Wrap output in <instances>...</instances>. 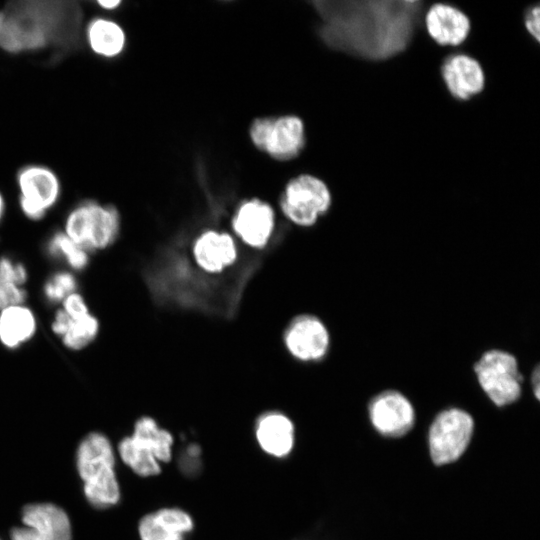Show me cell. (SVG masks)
<instances>
[{
	"instance_id": "cell-1",
	"label": "cell",
	"mask_w": 540,
	"mask_h": 540,
	"mask_svg": "<svg viewBox=\"0 0 540 540\" xmlns=\"http://www.w3.org/2000/svg\"><path fill=\"white\" fill-rule=\"evenodd\" d=\"M328 43L358 58L380 61L411 42L422 2L414 0L334 1L320 6Z\"/></svg>"
},
{
	"instance_id": "cell-2",
	"label": "cell",
	"mask_w": 540,
	"mask_h": 540,
	"mask_svg": "<svg viewBox=\"0 0 540 540\" xmlns=\"http://www.w3.org/2000/svg\"><path fill=\"white\" fill-rule=\"evenodd\" d=\"M73 10L59 1L12 3L0 11V47L10 53L46 47L75 23Z\"/></svg>"
},
{
	"instance_id": "cell-3",
	"label": "cell",
	"mask_w": 540,
	"mask_h": 540,
	"mask_svg": "<svg viewBox=\"0 0 540 540\" xmlns=\"http://www.w3.org/2000/svg\"><path fill=\"white\" fill-rule=\"evenodd\" d=\"M76 465L84 483L85 497L93 507L104 509L118 503L120 487L115 472V455L105 435L92 432L81 441Z\"/></svg>"
},
{
	"instance_id": "cell-4",
	"label": "cell",
	"mask_w": 540,
	"mask_h": 540,
	"mask_svg": "<svg viewBox=\"0 0 540 540\" xmlns=\"http://www.w3.org/2000/svg\"><path fill=\"white\" fill-rule=\"evenodd\" d=\"M173 442L169 431L152 417L143 416L136 421L133 434L120 441L118 453L133 472L150 477L161 472V462L171 460Z\"/></svg>"
},
{
	"instance_id": "cell-5",
	"label": "cell",
	"mask_w": 540,
	"mask_h": 540,
	"mask_svg": "<svg viewBox=\"0 0 540 540\" xmlns=\"http://www.w3.org/2000/svg\"><path fill=\"white\" fill-rule=\"evenodd\" d=\"M119 230L120 216L116 208L87 200L67 214L63 232L89 253L111 246Z\"/></svg>"
},
{
	"instance_id": "cell-6",
	"label": "cell",
	"mask_w": 540,
	"mask_h": 540,
	"mask_svg": "<svg viewBox=\"0 0 540 540\" xmlns=\"http://www.w3.org/2000/svg\"><path fill=\"white\" fill-rule=\"evenodd\" d=\"M473 369L479 386L496 406H507L520 398L523 377L512 353L502 349L487 350Z\"/></svg>"
},
{
	"instance_id": "cell-7",
	"label": "cell",
	"mask_w": 540,
	"mask_h": 540,
	"mask_svg": "<svg viewBox=\"0 0 540 540\" xmlns=\"http://www.w3.org/2000/svg\"><path fill=\"white\" fill-rule=\"evenodd\" d=\"M473 431L474 420L467 411L456 407L442 410L428 433L432 461L437 465L456 461L466 450Z\"/></svg>"
},
{
	"instance_id": "cell-8",
	"label": "cell",
	"mask_w": 540,
	"mask_h": 540,
	"mask_svg": "<svg viewBox=\"0 0 540 540\" xmlns=\"http://www.w3.org/2000/svg\"><path fill=\"white\" fill-rule=\"evenodd\" d=\"M332 203L327 185L312 175H300L286 186L281 199L285 216L300 226H311L325 214Z\"/></svg>"
},
{
	"instance_id": "cell-9",
	"label": "cell",
	"mask_w": 540,
	"mask_h": 540,
	"mask_svg": "<svg viewBox=\"0 0 540 540\" xmlns=\"http://www.w3.org/2000/svg\"><path fill=\"white\" fill-rule=\"evenodd\" d=\"M250 133L260 150L278 160L297 156L304 145V125L297 116L256 119Z\"/></svg>"
},
{
	"instance_id": "cell-10",
	"label": "cell",
	"mask_w": 540,
	"mask_h": 540,
	"mask_svg": "<svg viewBox=\"0 0 540 540\" xmlns=\"http://www.w3.org/2000/svg\"><path fill=\"white\" fill-rule=\"evenodd\" d=\"M61 305L53 317L52 332L69 350L86 348L99 333V320L90 313L84 297L78 292L67 296Z\"/></svg>"
},
{
	"instance_id": "cell-11",
	"label": "cell",
	"mask_w": 540,
	"mask_h": 540,
	"mask_svg": "<svg viewBox=\"0 0 540 540\" xmlns=\"http://www.w3.org/2000/svg\"><path fill=\"white\" fill-rule=\"evenodd\" d=\"M17 184L20 209L30 220L38 221L45 217L59 200L60 181L48 167L28 165L21 168L17 174Z\"/></svg>"
},
{
	"instance_id": "cell-12",
	"label": "cell",
	"mask_w": 540,
	"mask_h": 540,
	"mask_svg": "<svg viewBox=\"0 0 540 540\" xmlns=\"http://www.w3.org/2000/svg\"><path fill=\"white\" fill-rule=\"evenodd\" d=\"M20 527L12 529L11 540H71V524L66 512L52 503L26 505Z\"/></svg>"
},
{
	"instance_id": "cell-13",
	"label": "cell",
	"mask_w": 540,
	"mask_h": 540,
	"mask_svg": "<svg viewBox=\"0 0 540 540\" xmlns=\"http://www.w3.org/2000/svg\"><path fill=\"white\" fill-rule=\"evenodd\" d=\"M368 416L374 429L385 437H400L415 422L411 401L400 391L385 390L375 395L368 405Z\"/></svg>"
},
{
	"instance_id": "cell-14",
	"label": "cell",
	"mask_w": 540,
	"mask_h": 540,
	"mask_svg": "<svg viewBox=\"0 0 540 540\" xmlns=\"http://www.w3.org/2000/svg\"><path fill=\"white\" fill-rule=\"evenodd\" d=\"M284 340L292 356L301 361L323 359L330 346L327 327L312 315H302L294 319L286 330Z\"/></svg>"
},
{
	"instance_id": "cell-15",
	"label": "cell",
	"mask_w": 540,
	"mask_h": 540,
	"mask_svg": "<svg viewBox=\"0 0 540 540\" xmlns=\"http://www.w3.org/2000/svg\"><path fill=\"white\" fill-rule=\"evenodd\" d=\"M441 74L448 91L458 100L467 101L484 90V70L475 58L467 54L447 57L442 64Z\"/></svg>"
},
{
	"instance_id": "cell-16",
	"label": "cell",
	"mask_w": 540,
	"mask_h": 540,
	"mask_svg": "<svg viewBox=\"0 0 540 540\" xmlns=\"http://www.w3.org/2000/svg\"><path fill=\"white\" fill-rule=\"evenodd\" d=\"M429 36L441 46H459L468 37L471 23L468 16L455 6L436 3L424 17Z\"/></svg>"
},
{
	"instance_id": "cell-17",
	"label": "cell",
	"mask_w": 540,
	"mask_h": 540,
	"mask_svg": "<svg viewBox=\"0 0 540 540\" xmlns=\"http://www.w3.org/2000/svg\"><path fill=\"white\" fill-rule=\"evenodd\" d=\"M273 209L267 203L254 199L238 209L232 226L238 237L250 247H264L274 230Z\"/></svg>"
},
{
	"instance_id": "cell-18",
	"label": "cell",
	"mask_w": 540,
	"mask_h": 540,
	"mask_svg": "<svg viewBox=\"0 0 540 540\" xmlns=\"http://www.w3.org/2000/svg\"><path fill=\"white\" fill-rule=\"evenodd\" d=\"M193 528V519L186 511L170 507L145 515L138 531L141 540H186Z\"/></svg>"
},
{
	"instance_id": "cell-19",
	"label": "cell",
	"mask_w": 540,
	"mask_h": 540,
	"mask_svg": "<svg viewBox=\"0 0 540 540\" xmlns=\"http://www.w3.org/2000/svg\"><path fill=\"white\" fill-rule=\"evenodd\" d=\"M255 436L260 448L266 454L275 458H284L294 447V424L283 413L267 412L258 418Z\"/></svg>"
},
{
	"instance_id": "cell-20",
	"label": "cell",
	"mask_w": 540,
	"mask_h": 540,
	"mask_svg": "<svg viewBox=\"0 0 540 540\" xmlns=\"http://www.w3.org/2000/svg\"><path fill=\"white\" fill-rule=\"evenodd\" d=\"M193 256L202 270L218 273L236 261L237 247L231 235L210 230L196 239Z\"/></svg>"
},
{
	"instance_id": "cell-21",
	"label": "cell",
	"mask_w": 540,
	"mask_h": 540,
	"mask_svg": "<svg viewBox=\"0 0 540 540\" xmlns=\"http://www.w3.org/2000/svg\"><path fill=\"white\" fill-rule=\"evenodd\" d=\"M38 321L34 311L25 304L0 310V343L15 350L29 342L36 334Z\"/></svg>"
},
{
	"instance_id": "cell-22",
	"label": "cell",
	"mask_w": 540,
	"mask_h": 540,
	"mask_svg": "<svg viewBox=\"0 0 540 540\" xmlns=\"http://www.w3.org/2000/svg\"><path fill=\"white\" fill-rule=\"evenodd\" d=\"M86 38L91 50L103 57L119 55L125 46V33L116 22L106 18H94L87 26Z\"/></svg>"
},
{
	"instance_id": "cell-23",
	"label": "cell",
	"mask_w": 540,
	"mask_h": 540,
	"mask_svg": "<svg viewBox=\"0 0 540 540\" xmlns=\"http://www.w3.org/2000/svg\"><path fill=\"white\" fill-rule=\"evenodd\" d=\"M27 280L28 271L22 263L9 257L0 258V310L25 303Z\"/></svg>"
},
{
	"instance_id": "cell-24",
	"label": "cell",
	"mask_w": 540,
	"mask_h": 540,
	"mask_svg": "<svg viewBox=\"0 0 540 540\" xmlns=\"http://www.w3.org/2000/svg\"><path fill=\"white\" fill-rule=\"evenodd\" d=\"M46 251L55 259L64 261L71 269L81 271L89 263V254L63 231L54 233L46 243Z\"/></svg>"
},
{
	"instance_id": "cell-25",
	"label": "cell",
	"mask_w": 540,
	"mask_h": 540,
	"mask_svg": "<svg viewBox=\"0 0 540 540\" xmlns=\"http://www.w3.org/2000/svg\"><path fill=\"white\" fill-rule=\"evenodd\" d=\"M76 277L69 271H58L52 274L44 283L43 294L52 304L62 303L70 294L77 292Z\"/></svg>"
},
{
	"instance_id": "cell-26",
	"label": "cell",
	"mask_w": 540,
	"mask_h": 540,
	"mask_svg": "<svg viewBox=\"0 0 540 540\" xmlns=\"http://www.w3.org/2000/svg\"><path fill=\"white\" fill-rule=\"evenodd\" d=\"M201 449L196 443L188 444L179 456L180 470L187 476H195L202 466Z\"/></svg>"
},
{
	"instance_id": "cell-27",
	"label": "cell",
	"mask_w": 540,
	"mask_h": 540,
	"mask_svg": "<svg viewBox=\"0 0 540 540\" xmlns=\"http://www.w3.org/2000/svg\"><path fill=\"white\" fill-rule=\"evenodd\" d=\"M524 24L528 33L536 42L540 40V7L539 5H532L529 7L524 15Z\"/></svg>"
},
{
	"instance_id": "cell-28",
	"label": "cell",
	"mask_w": 540,
	"mask_h": 540,
	"mask_svg": "<svg viewBox=\"0 0 540 540\" xmlns=\"http://www.w3.org/2000/svg\"><path fill=\"white\" fill-rule=\"evenodd\" d=\"M531 382H532V389H533V392L535 394V397L537 399H539V393H540V372H539V367H535L533 373H532V378H531Z\"/></svg>"
},
{
	"instance_id": "cell-29",
	"label": "cell",
	"mask_w": 540,
	"mask_h": 540,
	"mask_svg": "<svg viewBox=\"0 0 540 540\" xmlns=\"http://www.w3.org/2000/svg\"><path fill=\"white\" fill-rule=\"evenodd\" d=\"M121 2L118 0H110V1H98L99 6H101L104 9H114L116 8Z\"/></svg>"
},
{
	"instance_id": "cell-30",
	"label": "cell",
	"mask_w": 540,
	"mask_h": 540,
	"mask_svg": "<svg viewBox=\"0 0 540 540\" xmlns=\"http://www.w3.org/2000/svg\"><path fill=\"white\" fill-rule=\"evenodd\" d=\"M4 213H5V200L2 193L0 192V221L2 220L4 216Z\"/></svg>"
}]
</instances>
